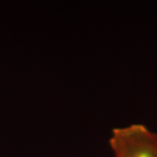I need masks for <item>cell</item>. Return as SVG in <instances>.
<instances>
[{
  "instance_id": "obj_1",
  "label": "cell",
  "mask_w": 157,
  "mask_h": 157,
  "mask_svg": "<svg viewBox=\"0 0 157 157\" xmlns=\"http://www.w3.org/2000/svg\"><path fill=\"white\" fill-rule=\"evenodd\" d=\"M108 143L113 157H157V134L141 122L113 128Z\"/></svg>"
}]
</instances>
